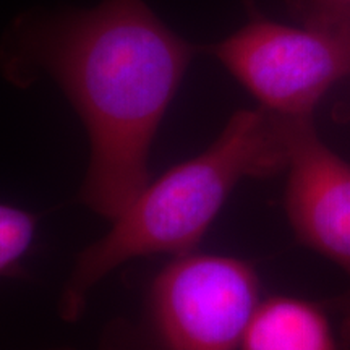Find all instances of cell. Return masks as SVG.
<instances>
[{
  "label": "cell",
  "mask_w": 350,
  "mask_h": 350,
  "mask_svg": "<svg viewBox=\"0 0 350 350\" xmlns=\"http://www.w3.org/2000/svg\"><path fill=\"white\" fill-rule=\"evenodd\" d=\"M258 305L256 271L232 256H175L151 288V317L164 350H239Z\"/></svg>",
  "instance_id": "obj_4"
},
{
  "label": "cell",
  "mask_w": 350,
  "mask_h": 350,
  "mask_svg": "<svg viewBox=\"0 0 350 350\" xmlns=\"http://www.w3.org/2000/svg\"><path fill=\"white\" fill-rule=\"evenodd\" d=\"M286 213L297 239L349 281L342 334L350 342V163L319 139L312 117L292 119Z\"/></svg>",
  "instance_id": "obj_5"
},
{
  "label": "cell",
  "mask_w": 350,
  "mask_h": 350,
  "mask_svg": "<svg viewBox=\"0 0 350 350\" xmlns=\"http://www.w3.org/2000/svg\"><path fill=\"white\" fill-rule=\"evenodd\" d=\"M38 217L21 208L0 203V278L20 269L36 237Z\"/></svg>",
  "instance_id": "obj_7"
},
{
  "label": "cell",
  "mask_w": 350,
  "mask_h": 350,
  "mask_svg": "<svg viewBox=\"0 0 350 350\" xmlns=\"http://www.w3.org/2000/svg\"><path fill=\"white\" fill-rule=\"evenodd\" d=\"M240 350H340L321 306L297 297L260 301Z\"/></svg>",
  "instance_id": "obj_6"
},
{
  "label": "cell",
  "mask_w": 350,
  "mask_h": 350,
  "mask_svg": "<svg viewBox=\"0 0 350 350\" xmlns=\"http://www.w3.org/2000/svg\"><path fill=\"white\" fill-rule=\"evenodd\" d=\"M304 21L350 16V0H292Z\"/></svg>",
  "instance_id": "obj_8"
},
{
  "label": "cell",
  "mask_w": 350,
  "mask_h": 350,
  "mask_svg": "<svg viewBox=\"0 0 350 350\" xmlns=\"http://www.w3.org/2000/svg\"><path fill=\"white\" fill-rule=\"evenodd\" d=\"M292 119L261 106L235 112L206 150L148 183L112 229L77 258L60 314L77 319L96 284L131 258L191 253L240 182L286 172Z\"/></svg>",
  "instance_id": "obj_2"
},
{
  "label": "cell",
  "mask_w": 350,
  "mask_h": 350,
  "mask_svg": "<svg viewBox=\"0 0 350 350\" xmlns=\"http://www.w3.org/2000/svg\"><path fill=\"white\" fill-rule=\"evenodd\" d=\"M196 52L143 0H103L18 16L0 67L18 86L59 83L90 137L80 198L113 221L150 183L152 139Z\"/></svg>",
  "instance_id": "obj_1"
},
{
  "label": "cell",
  "mask_w": 350,
  "mask_h": 350,
  "mask_svg": "<svg viewBox=\"0 0 350 350\" xmlns=\"http://www.w3.org/2000/svg\"><path fill=\"white\" fill-rule=\"evenodd\" d=\"M206 51L261 107L294 119L312 117L323 96L350 77V16L288 26L253 15Z\"/></svg>",
  "instance_id": "obj_3"
}]
</instances>
